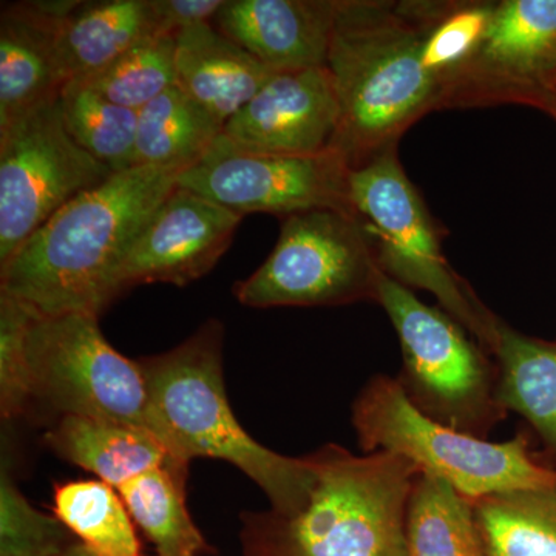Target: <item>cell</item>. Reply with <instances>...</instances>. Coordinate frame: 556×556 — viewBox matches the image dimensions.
Returning <instances> with one entry per match:
<instances>
[{
	"instance_id": "obj_31",
	"label": "cell",
	"mask_w": 556,
	"mask_h": 556,
	"mask_svg": "<svg viewBox=\"0 0 556 556\" xmlns=\"http://www.w3.org/2000/svg\"><path fill=\"white\" fill-rule=\"evenodd\" d=\"M225 0H155L161 33L177 36L186 28L212 24Z\"/></svg>"
},
{
	"instance_id": "obj_16",
	"label": "cell",
	"mask_w": 556,
	"mask_h": 556,
	"mask_svg": "<svg viewBox=\"0 0 556 556\" xmlns=\"http://www.w3.org/2000/svg\"><path fill=\"white\" fill-rule=\"evenodd\" d=\"M338 0H225L212 25L273 72L327 67Z\"/></svg>"
},
{
	"instance_id": "obj_23",
	"label": "cell",
	"mask_w": 556,
	"mask_h": 556,
	"mask_svg": "<svg viewBox=\"0 0 556 556\" xmlns=\"http://www.w3.org/2000/svg\"><path fill=\"white\" fill-rule=\"evenodd\" d=\"M407 556H484L473 501L430 473L417 475L405 517Z\"/></svg>"
},
{
	"instance_id": "obj_9",
	"label": "cell",
	"mask_w": 556,
	"mask_h": 556,
	"mask_svg": "<svg viewBox=\"0 0 556 556\" xmlns=\"http://www.w3.org/2000/svg\"><path fill=\"white\" fill-rule=\"evenodd\" d=\"M33 404L61 416L110 420L149 431V396L138 361L102 334L98 316L36 314L27 336Z\"/></svg>"
},
{
	"instance_id": "obj_14",
	"label": "cell",
	"mask_w": 556,
	"mask_h": 556,
	"mask_svg": "<svg viewBox=\"0 0 556 556\" xmlns=\"http://www.w3.org/2000/svg\"><path fill=\"white\" fill-rule=\"evenodd\" d=\"M339 116L327 67L280 72L226 123L223 137L247 152L317 155L332 150Z\"/></svg>"
},
{
	"instance_id": "obj_18",
	"label": "cell",
	"mask_w": 556,
	"mask_h": 556,
	"mask_svg": "<svg viewBox=\"0 0 556 556\" xmlns=\"http://www.w3.org/2000/svg\"><path fill=\"white\" fill-rule=\"evenodd\" d=\"M43 442L54 455L113 489L153 468L189 467L149 431L93 417L61 416Z\"/></svg>"
},
{
	"instance_id": "obj_32",
	"label": "cell",
	"mask_w": 556,
	"mask_h": 556,
	"mask_svg": "<svg viewBox=\"0 0 556 556\" xmlns=\"http://www.w3.org/2000/svg\"><path fill=\"white\" fill-rule=\"evenodd\" d=\"M58 556H98L94 552H91L89 547L84 546L83 543H75L72 546L65 548L62 554Z\"/></svg>"
},
{
	"instance_id": "obj_1",
	"label": "cell",
	"mask_w": 556,
	"mask_h": 556,
	"mask_svg": "<svg viewBox=\"0 0 556 556\" xmlns=\"http://www.w3.org/2000/svg\"><path fill=\"white\" fill-rule=\"evenodd\" d=\"M181 174L135 166L80 193L0 265V294L42 317H100L116 300V270L130 244Z\"/></svg>"
},
{
	"instance_id": "obj_12",
	"label": "cell",
	"mask_w": 556,
	"mask_h": 556,
	"mask_svg": "<svg viewBox=\"0 0 556 556\" xmlns=\"http://www.w3.org/2000/svg\"><path fill=\"white\" fill-rule=\"evenodd\" d=\"M556 80V0H501L477 50L441 86V109L540 110Z\"/></svg>"
},
{
	"instance_id": "obj_22",
	"label": "cell",
	"mask_w": 556,
	"mask_h": 556,
	"mask_svg": "<svg viewBox=\"0 0 556 556\" xmlns=\"http://www.w3.org/2000/svg\"><path fill=\"white\" fill-rule=\"evenodd\" d=\"M222 134V124L175 84L138 112V166L188 170Z\"/></svg>"
},
{
	"instance_id": "obj_3",
	"label": "cell",
	"mask_w": 556,
	"mask_h": 556,
	"mask_svg": "<svg viewBox=\"0 0 556 556\" xmlns=\"http://www.w3.org/2000/svg\"><path fill=\"white\" fill-rule=\"evenodd\" d=\"M223 340L222 321L208 318L166 353L137 358L148 387L150 433L178 463L225 460L262 489L270 510L298 514L308 504L316 471L306 456L258 444L237 420L226 394Z\"/></svg>"
},
{
	"instance_id": "obj_8",
	"label": "cell",
	"mask_w": 556,
	"mask_h": 556,
	"mask_svg": "<svg viewBox=\"0 0 556 556\" xmlns=\"http://www.w3.org/2000/svg\"><path fill=\"white\" fill-rule=\"evenodd\" d=\"M383 276L357 215L311 211L283 218L269 257L232 292L260 309L378 303Z\"/></svg>"
},
{
	"instance_id": "obj_26",
	"label": "cell",
	"mask_w": 556,
	"mask_h": 556,
	"mask_svg": "<svg viewBox=\"0 0 556 556\" xmlns=\"http://www.w3.org/2000/svg\"><path fill=\"white\" fill-rule=\"evenodd\" d=\"M60 101L65 129L79 148L113 174L138 166V112L113 104L76 80L64 87Z\"/></svg>"
},
{
	"instance_id": "obj_4",
	"label": "cell",
	"mask_w": 556,
	"mask_h": 556,
	"mask_svg": "<svg viewBox=\"0 0 556 556\" xmlns=\"http://www.w3.org/2000/svg\"><path fill=\"white\" fill-rule=\"evenodd\" d=\"M305 456L317 477L308 504L294 515L243 511L241 555L407 556L408 497L422 473L415 464L338 444Z\"/></svg>"
},
{
	"instance_id": "obj_28",
	"label": "cell",
	"mask_w": 556,
	"mask_h": 556,
	"mask_svg": "<svg viewBox=\"0 0 556 556\" xmlns=\"http://www.w3.org/2000/svg\"><path fill=\"white\" fill-rule=\"evenodd\" d=\"M495 2H437L422 47V62L442 86L484 38Z\"/></svg>"
},
{
	"instance_id": "obj_7",
	"label": "cell",
	"mask_w": 556,
	"mask_h": 556,
	"mask_svg": "<svg viewBox=\"0 0 556 556\" xmlns=\"http://www.w3.org/2000/svg\"><path fill=\"white\" fill-rule=\"evenodd\" d=\"M351 203L367 230L382 273L408 289H424L490 354L497 317L466 278L450 266L441 232L409 181L397 149L351 170Z\"/></svg>"
},
{
	"instance_id": "obj_33",
	"label": "cell",
	"mask_w": 556,
	"mask_h": 556,
	"mask_svg": "<svg viewBox=\"0 0 556 556\" xmlns=\"http://www.w3.org/2000/svg\"><path fill=\"white\" fill-rule=\"evenodd\" d=\"M541 112L547 113L552 119L556 121V90L547 94L540 108Z\"/></svg>"
},
{
	"instance_id": "obj_10",
	"label": "cell",
	"mask_w": 556,
	"mask_h": 556,
	"mask_svg": "<svg viewBox=\"0 0 556 556\" xmlns=\"http://www.w3.org/2000/svg\"><path fill=\"white\" fill-rule=\"evenodd\" d=\"M113 175L70 137L60 100L0 127V265L65 204Z\"/></svg>"
},
{
	"instance_id": "obj_17",
	"label": "cell",
	"mask_w": 556,
	"mask_h": 556,
	"mask_svg": "<svg viewBox=\"0 0 556 556\" xmlns=\"http://www.w3.org/2000/svg\"><path fill=\"white\" fill-rule=\"evenodd\" d=\"M274 75L212 24L195 25L175 36L177 86L223 129Z\"/></svg>"
},
{
	"instance_id": "obj_29",
	"label": "cell",
	"mask_w": 556,
	"mask_h": 556,
	"mask_svg": "<svg viewBox=\"0 0 556 556\" xmlns=\"http://www.w3.org/2000/svg\"><path fill=\"white\" fill-rule=\"evenodd\" d=\"M75 535L58 517L31 506L14 484L10 468L0 478V556H58L75 544Z\"/></svg>"
},
{
	"instance_id": "obj_21",
	"label": "cell",
	"mask_w": 556,
	"mask_h": 556,
	"mask_svg": "<svg viewBox=\"0 0 556 556\" xmlns=\"http://www.w3.org/2000/svg\"><path fill=\"white\" fill-rule=\"evenodd\" d=\"M189 467L153 468L118 486L135 525L156 556L214 555L215 548L193 522L186 503Z\"/></svg>"
},
{
	"instance_id": "obj_13",
	"label": "cell",
	"mask_w": 556,
	"mask_h": 556,
	"mask_svg": "<svg viewBox=\"0 0 556 556\" xmlns=\"http://www.w3.org/2000/svg\"><path fill=\"white\" fill-rule=\"evenodd\" d=\"M241 215L185 188H175L130 244L115 276L116 299L141 285L186 287L217 266Z\"/></svg>"
},
{
	"instance_id": "obj_2",
	"label": "cell",
	"mask_w": 556,
	"mask_h": 556,
	"mask_svg": "<svg viewBox=\"0 0 556 556\" xmlns=\"http://www.w3.org/2000/svg\"><path fill=\"white\" fill-rule=\"evenodd\" d=\"M437 2L338 0L327 68L339 100L332 150L353 169L397 149L409 127L441 109L422 62Z\"/></svg>"
},
{
	"instance_id": "obj_15",
	"label": "cell",
	"mask_w": 556,
	"mask_h": 556,
	"mask_svg": "<svg viewBox=\"0 0 556 556\" xmlns=\"http://www.w3.org/2000/svg\"><path fill=\"white\" fill-rule=\"evenodd\" d=\"M75 0L2 3L0 11V127L60 100L70 83L61 27Z\"/></svg>"
},
{
	"instance_id": "obj_6",
	"label": "cell",
	"mask_w": 556,
	"mask_h": 556,
	"mask_svg": "<svg viewBox=\"0 0 556 556\" xmlns=\"http://www.w3.org/2000/svg\"><path fill=\"white\" fill-rule=\"evenodd\" d=\"M378 305L401 343L396 378L422 415L470 437L489 439L508 412L500 401L495 358L459 321L383 276Z\"/></svg>"
},
{
	"instance_id": "obj_20",
	"label": "cell",
	"mask_w": 556,
	"mask_h": 556,
	"mask_svg": "<svg viewBox=\"0 0 556 556\" xmlns=\"http://www.w3.org/2000/svg\"><path fill=\"white\" fill-rule=\"evenodd\" d=\"M490 356L496 362L501 404L525 417L556 457V339L522 334L500 317Z\"/></svg>"
},
{
	"instance_id": "obj_25",
	"label": "cell",
	"mask_w": 556,
	"mask_h": 556,
	"mask_svg": "<svg viewBox=\"0 0 556 556\" xmlns=\"http://www.w3.org/2000/svg\"><path fill=\"white\" fill-rule=\"evenodd\" d=\"M54 517L98 556H146L118 490L102 481L54 485Z\"/></svg>"
},
{
	"instance_id": "obj_11",
	"label": "cell",
	"mask_w": 556,
	"mask_h": 556,
	"mask_svg": "<svg viewBox=\"0 0 556 556\" xmlns=\"http://www.w3.org/2000/svg\"><path fill=\"white\" fill-rule=\"evenodd\" d=\"M351 170L336 150L317 155L247 152L222 134L195 166L179 175L178 186L241 217L265 212L285 218L311 211L356 215Z\"/></svg>"
},
{
	"instance_id": "obj_5",
	"label": "cell",
	"mask_w": 556,
	"mask_h": 556,
	"mask_svg": "<svg viewBox=\"0 0 556 556\" xmlns=\"http://www.w3.org/2000/svg\"><path fill=\"white\" fill-rule=\"evenodd\" d=\"M351 422L362 452L404 456L473 503L511 490L556 486V468L536 459L526 437L492 442L441 426L422 415L390 376H375L362 388Z\"/></svg>"
},
{
	"instance_id": "obj_30",
	"label": "cell",
	"mask_w": 556,
	"mask_h": 556,
	"mask_svg": "<svg viewBox=\"0 0 556 556\" xmlns=\"http://www.w3.org/2000/svg\"><path fill=\"white\" fill-rule=\"evenodd\" d=\"M35 316L20 300L0 294V409L7 420L33 407L27 336Z\"/></svg>"
},
{
	"instance_id": "obj_19",
	"label": "cell",
	"mask_w": 556,
	"mask_h": 556,
	"mask_svg": "<svg viewBox=\"0 0 556 556\" xmlns=\"http://www.w3.org/2000/svg\"><path fill=\"white\" fill-rule=\"evenodd\" d=\"M161 33L155 0H75L61 27L70 80L89 78Z\"/></svg>"
},
{
	"instance_id": "obj_27",
	"label": "cell",
	"mask_w": 556,
	"mask_h": 556,
	"mask_svg": "<svg viewBox=\"0 0 556 556\" xmlns=\"http://www.w3.org/2000/svg\"><path fill=\"white\" fill-rule=\"evenodd\" d=\"M76 83L97 91L113 104L139 112L177 84L175 36L142 40L101 72Z\"/></svg>"
},
{
	"instance_id": "obj_24",
	"label": "cell",
	"mask_w": 556,
	"mask_h": 556,
	"mask_svg": "<svg viewBox=\"0 0 556 556\" xmlns=\"http://www.w3.org/2000/svg\"><path fill=\"white\" fill-rule=\"evenodd\" d=\"M484 556H556V486L475 501Z\"/></svg>"
},
{
	"instance_id": "obj_34",
	"label": "cell",
	"mask_w": 556,
	"mask_h": 556,
	"mask_svg": "<svg viewBox=\"0 0 556 556\" xmlns=\"http://www.w3.org/2000/svg\"><path fill=\"white\" fill-rule=\"evenodd\" d=\"M555 90H556V80H555V86H554V90H552V91H555ZM552 91H551V93H552Z\"/></svg>"
}]
</instances>
